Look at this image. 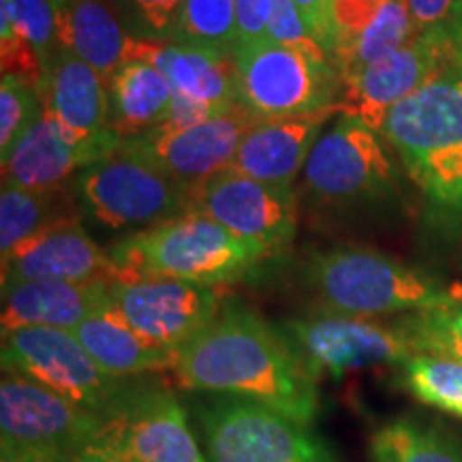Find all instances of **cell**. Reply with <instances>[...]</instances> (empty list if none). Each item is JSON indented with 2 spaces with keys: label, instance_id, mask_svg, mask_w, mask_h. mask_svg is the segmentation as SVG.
Returning a JSON list of instances; mask_svg holds the SVG:
<instances>
[{
  "label": "cell",
  "instance_id": "e0dca14e",
  "mask_svg": "<svg viewBox=\"0 0 462 462\" xmlns=\"http://www.w3.org/2000/svg\"><path fill=\"white\" fill-rule=\"evenodd\" d=\"M123 140L82 142L67 133L48 109L3 159V184L32 190L69 187L79 171L112 157Z\"/></svg>",
  "mask_w": 462,
  "mask_h": 462
},
{
  "label": "cell",
  "instance_id": "f35d334b",
  "mask_svg": "<svg viewBox=\"0 0 462 462\" xmlns=\"http://www.w3.org/2000/svg\"><path fill=\"white\" fill-rule=\"evenodd\" d=\"M418 32L443 28L452 17L460 0H404Z\"/></svg>",
  "mask_w": 462,
  "mask_h": 462
},
{
  "label": "cell",
  "instance_id": "7402d4cb",
  "mask_svg": "<svg viewBox=\"0 0 462 462\" xmlns=\"http://www.w3.org/2000/svg\"><path fill=\"white\" fill-rule=\"evenodd\" d=\"M39 95L56 123L78 140L97 142L120 137L109 126L106 79L71 51H56L43 71Z\"/></svg>",
  "mask_w": 462,
  "mask_h": 462
},
{
  "label": "cell",
  "instance_id": "44dd1931",
  "mask_svg": "<svg viewBox=\"0 0 462 462\" xmlns=\"http://www.w3.org/2000/svg\"><path fill=\"white\" fill-rule=\"evenodd\" d=\"M109 285L106 279L31 281L3 287V332L17 328H51L75 330L90 317L109 309Z\"/></svg>",
  "mask_w": 462,
  "mask_h": 462
},
{
  "label": "cell",
  "instance_id": "d6a6232c",
  "mask_svg": "<svg viewBox=\"0 0 462 462\" xmlns=\"http://www.w3.org/2000/svg\"><path fill=\"white\" fill-rule=\"evenodd\" d=\"M187 0H116L118 17L131 39L171 42Z\"/></svg>",
  "mask_w": 462,
  "mask_h": 462
},
{
  "label": "cell",
  "instance_id": "8fae6325",
  "mask_svg": "<svg viewBox=\"0 0 462 462\" xmlns=\"http://www.w3.org/2000/svg\"><path fill=\"white\" fill-rule=\"evenodd\" d=\"M223 285L146 279L109 285V313L150 343L178 351L217 321Z\"/></svg>",
  "mask_w": 462,
  "mask_h": 462
},
{
  "label": "cell",
  "instance_id": "d590c367",
  "mask_svg": "<svg viewBox=\"0 0 462 462\" xmlns=\"http://www.w3.org/2000/svg\"><path fill=\"white\" fill-rule=\"evenodd\" d=\"M274 0H236V43L246 45L268 39Z\"/></svg>",
  "mask_w": 462,
  "mask_h": 462
},
{
  "label": "cell",
  "instance_id": "d4e9b609",
  "mask_svg": "<svg viewBox=\"0 0 462 462\" xmlns=\"http://www.w3.org/2000/svg\"><path fill=\"white\" fill-rule=\"evenodd\" d=\"M71 332L103 371L118 379L173 371L176 366L178 351L142 338L109 310L90 317Z\"/></svg>",
  "mask_w": 462,
  "mask_h": 462
},
{
  "label": "cell",
  "instance_id": "e575fe53",
  "mask_svg": "<svg viewBox=\"0 0 462 462\" xmlns=\"http://www.w3.org/2000/svg\"><path fill=\"white\" fill-rule=\"evenodd\" d=\"M268 39L274 43L287 45V48H296L306 54L328 58L326 51L321 50V45L315 42L313 34H310L309 26L300 15L293 0H274L273 17H270L268 26ZM330 60V58H328Z\"/></svg>",
  "mask_w": 462,
  "mask_h": 462
},
{
  "label": "cell",
  "instance_id": "d6986e66",
  "mask_svg": "<svg viewBox=\"0 0 462 462\" xmlns=\"http://www.w3.org/2000/svg\"><path fill=\"white\" fill-rule=\"evenodd\" d=\"M95 279L112 282V259L90 238L82 223L43 231L3 257V287L31 281Z\"/></svg>",
  "mask_w": 462,
  "mask_h": 462
},
{
  "label": "cell",
  "instance_id": "277c9868",
  "mask_svg": "<svg viewBox=\"0 0 462 462\" xmlns=\"http://www.w3.org/2000/svg\"><path fill=\"white\" fill-rule=\"evenodd\" d=\"M379 135L439 204L462 208V67L448 62L385 116Z\"/></svg>",
  "mask_w": 462,
  "mask_h": 462
},
{
  "label": "cell",
  "instance_id": "9c48e42d",
  "mask_svg": "<svg viewBox=\"0 0 462 462\" xmlns=\"http://www.w3.org/2000/svg\"><path fill=\"white\" fill-rule=\"evenodd\" d=\"M279 330L315 379H340L379 364L401 366L413 356L394 323L385 326L377 319L317 310L315 315L287 319Z\"/></svg>",
  "mask_w": 462,
  "mask_h": 462
},
{
  "label": "cell",
  "instance_id": "5b68a950",
  "mask_svg": "<svg viewBox=\"0 0 462 462\" xmlns=\"http://www.w3.org/2000/svg\"><path fill=\"white\" fill-rule=\"evenodd\" d=\"M82 218L112 231H143L190 212L193 187L118 152L73 178Z\"/></svg>",
  "mask_w": 462,
  "mask_h": 462
},
{
  "label": "cell",
  "instance_id": "ac0fdd59",
  "mask_svg": "<svg viewBox=\"0 0 462 462\" xmlns=\"http://www.w3.org/2000/svg\"><path fill=\"white\" fill-rule=\"evenodd\" d=\"M337 112L343 114V107L334 106L296 118L263 120L242 137L229 170L253 180L293 189L317 140L323 135V125Z\"/></svg>",
  "mask_w": 462,
  "mask_h": 462
},
{
  "label": "cell",
  "instance_id": "30bf717a",
  "mask_svg": "<svg viewBox=\"0 0 462 462\" xmlns=\"http://www.w3.org/2000/svg\"><path fill=\"white\" fill-rule=\"evenodd\" d=\"M304 190L315 201L351 206L385 198L396 182V167L379 133L357 118L340 114L317 140L302 171Z\"/></svg>",
  "mask_w": 462,
  "mask_h": 462
},
{
  "label": "cell",
  "instance_id": "cb8c5ba5",
  "mask_svg": "<svg viewBox=\"0 0 462 462\" xmlns=\"http://www.w3.org/2000/svg\"><path fill=\"white\" fill-rule=\"evenodd\" d=\"M109 126L120 140L159 129L170 116L173 88L142 58H125L107 84Z\"/></svg>",
  "mask_w": 462,
  "mask_h": 462
},
{
  "label": "cell",
  "instance_id": "52a82bcc",
  "mask_svg": "<svg viewBox=\"0 0 462 462\" xmlns=\"http://www.w3.org/2000/svg\"><path fill=\"white\" fill-rule=\"evenodd\" d=\"M198 418L210 462H338L310 426L265 404L215 396Z\"/></svg>",
  "mask_w": 462,
  "mask_h": 462
},
{
  "label": "cell",
  "instance_id": "4dcf8cb0",
  "mask_svg": "<svg viewBox=\"0 0 462 462\" xmlns=\"http://www.w3.org/2000/svg\"><path fill=\"white\" fill-rule=\"evenodd\" d=\"M173 42L234 51L236 0H187Z\"/></svg>",
  "mask_w": 462,
  "mask_h": 462
},
{
  "label": "cell",
  "instance_id": "836d02e7",
  "mask_svg": "<svg viewBox=\"0 0 462 462\" xmlns=\"http://www.w3.org/2000/svg\"><path fill=\"white\" fill-rule=\"evenodd\" d=\"M9 5L17 31L37 51L45 71L58 51L54 3L51 0H9Z\"/></svg>",
  "mask_w": 462,
  "mask_h": 462
},
{
  "label": "cell",
  "instance_id": "8d00e7d4",
  "mask_svg": "<svg viewBox=\"0 0 462 462\" xmlns=\"http://www.w3.org/2000/svg\"><path fill=\"white\" fill-rule=\"evenodd\" d=\"M296 7L302 15V20L309 26L310 34L317 43L321 45V50L326 51V56L330 58L334 54V5L337 0H293ZM337 69V67H334Z\"/></svg>",
  "mask_w": 462,
  "mask_h": 462
},
{
  "label": "cell",
  "instance_id": "3957f363",
  "mask_svg": "<svg viewBox=\"0 0 462 462\" xmlns=\"http://www.w3.org/2000/svg\"><path fill=\"white\" fill-rule=\"evenodd\" d=\"M306 287L319 310L379 319L435 309L458 296L424 270L362 246H334L310 253L304 263Z\"/></svg>",
  "mask_w": 462,
  "mask_h": 462
},
{
  "label": "cell",
  "instance_id": "ba28073f",
  "mask_svg": "<svg viewBox=\"0 0 462 462\" xmlns=\"http://www.w3.org/2000/svg\"><path fill=\"white\" fill-rule=\"evenodd\" d=\"M3 373L37 381L106 420L135 383L103 371L73 332L51 328L3 332Z\"/></svg>",
  "mask_w": 462,
  "mask_h": 462
},
{
  "label": "cell",
  "instance_id": "f1b7e54d",
  "mask_svg": "<svg viewBox=\"0 0 462 462\" xmlns=\"http://www.w3.org/2000/svg\"><path fill=\"white\" fill-rule=\"evenodd\" d=\"M402 385L420 402L462 418V362L446 356L413 354L401 366Z\"/></svg>",
  "mask_w": 462,
  "mask_h": 462
},
{
  "label": "cell",
  "instance_id": "1f68e13d",
  "mask_svg": "<svg viewBox=\"0 0 462 462\" xmlns=\"http://www.w3.org/2000/svg\"><path fill=\"white\" fill-rule=\"evenodd\" d=\"M43 112L39 88L14 73H3L0 82V157L15 146Z\"/></svg>",
  "mask_w": 462,
  "mask_h": 462
},
{
  "label": "cell",
  "instance_id": "4fadbf2b",
  "mask_svg": "<svg viewBox=\"0 0 462 462\" xmlns=\"http://www.w3.org/2000/svg\"><path fill=\"white\" fill-rule=\"evenodd\" d=\"M103 437L129 462H208L178 396L152 381L131 385Z\"/></svg>",
  "mask_w": 462,
  "mask_h": 462
},
{
  "label": "cell",
  "instance_id": "f546056e",
  "mask_svg": "<svg viewBox=\"0 0 462 462\" xmlns=\"http://www.w3.org/2000/svg\"><path fill=\"white\" fill-rule=\"evenodd\" d=\"M394 326L413 354L446 356L462 362V291L435 309L402 315Z\"/></svg>",
  "mask_w": 462,
  "mask_h": 462
},
{
  "label": "cell",
  "instance_id": "6da1fadb",
  "mask_svg": "<svg viewBox=\"0 0 462 462\" xmlns=\"http://www.w3.org/2000/svg\"><path fill=\"white\" fill-rule=\"evenodd\" d=\"M171 373L187 390L245 398L306 426L319 413L317 379L279 328L242 304H225L210 328L180 346Z\"/></svg>",
  "mask_w": 462,
  "mask_h": 462
},
{
  "label": "cell",
  "instance_id": "603a6c76",
  "mask_svg": "<svg viewBox=\"0 0 462 462\" xmlns=\"http://www.w3.org/2000/svg\"><path fill=\"white\" fill-rule=\"evenodd\" d=\"M56 11L58 50L71 51L106 79L114 78L125 60L126 42L120 17L103 0H51Z\"/></svg>",
  "mask_w": 462,
  "mask_h": 462
},
{
  "label": "cell",
  "instance_id": "484cf974",
  "mask_svg": "<svg viewBox=\"0 0 462 462\" xmlns=\"http://www.w3.org/2000/svg\"><path fill=\"white\" fill-rule=\"evenodd\" d=\"M82 223L78 201L69 187L32 190L3 184L0 193V255L7 257L32 240L60 225Z\"/></svg>",
  "mask_w": 462,
  "mask_h": 462
},
{
  "label": "cell",
  "instance_id": "9a60e30c",
  "mask_svg": "<svg viewBox=\"0 0 462 462\" xmlns=\"http://www.w3.org/2000/svg\"><path fill=\"white\" fill-rule=\"evenodd\" d=\"M190 212L212 218L240 238L279 251L296 234L298 195L293 189L227 170L195 189Z\"/></svg>",
  "mask_w": 462,
  "mask_h": 462
},
{
  "label": "cell",
  "instance_id": "83f0119b",
  "mask_svg": "<svg viewBox=\"0 0 462 462\" xmlns=\"http://www.w3.org/2000/svg\"><path fill=\"white\" fill-rule=\"evenodd\" d=\"M373 462H462V443L409 415L381 424L371 437Z\"/></svg>",
  "mask_w": 462,
  "mask_h": 462
},
{
  "label": "cell",
  "instance_id": "4316f807",
  "mask_svg": "<svg viewBox=\"0 0 462 462\" xmlns=\"http://www.w3.org/2000/svg\"><path fill=\"white\" fill-rule=\"evenodd\" d=\"M418 34L404 0H381L379 9L368 24L356 34L351 43L334 56V67L340 75L343 88L351 84L364 69L374 65L381 58L401 50Z\"/></svg>",
  "mask_w": 462,
  "mask_h": 462
},
{
  "label": "cell",
  "instance_id": "74e56055",
  "mask_svg": "<svg viewBox=\"0 0 462 462\" xmlns=\"http://www.w3.org/2000/svg\"><path fill=\"white\" fill-rule=\"evenodd\" d=\"M238 106H240V103H238ZM238 106H212V103H201V101L189 99V97L173 92L170 116H167V120L161 126H171V129H187V126L208 123V120L229 114L231 109H236Z\"/></svg>",
  "mask_w": 462,
  "mask_h": 462
},
{
  "label": "cell",
  "instance_id": "7a4b0ae2",
  "mask_svg": "<svg viewBox=\"0 0 462 462\" xmlns=\"http://www.w3.org/2000/svg\"><path fill=\"white\" fill-rule=\"evenodd\" d=\"M112 282L170 279L227 285L245 279L270 248L231 234L198 212L125 236L109 248Z\"/></svg>",
  "mask_w": 462,
  "mask_h": 462
},
{
  "label": "cell",
  "instance_id": "7c38bea8",
  "mask_svg": "<svg viewBox=\"0 0 462 462\" xmlns=\"http://www.w3.org/2000/svg\"><path fill=\"white\" fill-rule=\"evenodd\" d=\"M259 123L263 120L240 103L229 114L208 123L187 129L159 126L140 137L123 140L118 152L148 163L187 187L198 189L199 184L229 170L242 137Z\"/></svg>",
  "mask_w": 462,
  "mask_h": 462
},
{
  "label": "cell",
  "instance_id": "8992f818",
  "mask_svg": "<svg viewBox=\"0 0 462 462\" xmlns=\"http://www.w3.org/2000/svg\"><path fill=\"white\" fill-rule=\"evenodd\" d=\"M240 103L259 120L309 116L340 106V75L328 58L270 39L234 45Z\"/></svg>",
  "mask_w": 462,
  "mask_h": 462
},
{
  "label": "cell",
  "instance_id": "ab89813d",
  "mask_svg": "<svg viewBox=\"0 0 462 462\" xmlns=\"http://www.w3.org/2000/svg\"><path fill=\"white\" fill-rule=\"evenodd\" d=\"M71 454L56 448L20 446L0 439V462H69Z\"/></svg>",
  "mask_w": 462,
  "mask_h": 462
},
{
  "label": "cell",
  "instance_id": "5bb4252c",
  "mask_svg": "<svg viewBox=\"0 0 462 462\" xmlns=\"http://www.w3.org/2000/svg\"><path fill=\"white\" fill-rule=\"evenodd\" d=\"M106 432V418L17 373L0 381V439L78 452Z\"/></svg>",
  "mask_w": 462,
  "mask_h": 462
},
{
  "label": "cell",
  "instance_id": "b9f144b4",
  "mask_svg": "<svg viewBox=\"0 0 462 462\" xmlns=\"http://www.w3.org/2000/svg\"><path fill=\"white\" fill-rule=\"evenodd\" d=\"M441 31L446 32L449 43V62L462 67V0L456 5L452 17Z\"/></svg>",
  "mask_w": 462,
  "mask_h": 462
},
{
  "label": "cell",
  "instance_id": "60d3db41",
  "mask_svg": "<svg viewBox=\"0 0 462 462\" xmlns=\"http://www.w3.org/2000/svg\"><path fill=\"white\" fill-rule=\"evenodd\" d=\"M69 462H129L123 454L116 449L106 437L95 439V441L86 443L78 452L71 454Z\"/></svg>",
  "mask_w": 462,
  "mask_h": 462
},
{
  "label": "cell",
  "instance_id": "2e32d148",
  "mask_svg": "<svg viewBox=\"0 0 462 462\" xmlns=\"http://www.w3.org/2000/svg\"><path fill=\"white\" fill-rule=\"evenodd\" d=\"M449 62V43L441 28L418 32L401 50L366 67L343 88L345 116L368 129L381 131L385 116L409 95L421 88Z\"/></svg>",
  "mask_w": 462,
  "mask_h": 462
},
{
  "label": "cell",
  "instance_id": "ffe728a7",
  "mask_svg": "<svg viewBox=\"0 0 462 462\" xmlns=\"http://www.w3.org/2000/svg\"><path fill=\"white\" fill-rule=\"evenodd\" d=\"M125 58H142L159 69L173 92L212 106H238V71L234 51L182 42H126Z\"/></svg>",
  "mask_w": 462,
  "mask_h": 462
}]
</instances>
